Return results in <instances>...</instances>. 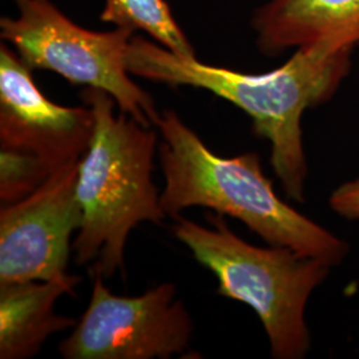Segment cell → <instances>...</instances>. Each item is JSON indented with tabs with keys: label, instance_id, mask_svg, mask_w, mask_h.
<instances>
[{
	"label": "cell",
	"instance_id": "1",
	"mask_svg": "<svg viewBox=\"0 0 359 359\" xmlns=\"http://www.w3.org/2000/svg\"><path fill=\"white\" fill-rule=\"evenodd\" d=\"M353 48L334 43L301 47L277 69L255 75L184 59L135 36L126 65L132 75L173 88L209 90L243 109L257 135L269 140L270 164L286 196L305 203L309 169L301 120L306 109L333 97L348 75Z\"/></svg>",
	"mask_w": 359,
	"mask_h": 359
},
{
	"label": "cell",
	"instance_id": "2",
	"mask_svg": "<svg viewBox=\"0 0 359 359\" xmlns=\"http://www.w3.org/2000/svg\"><path fill=\"white\" fill-rule=\"evenodd\" d=\"M157 127L163 137L158 156L165 180L160 204L167 217L203 206L243 221L269 245L316 257L332 268L346 258L345 241L277 196L258 154L219 157L170 109L161 114Z\"/></svg>",
	"mask_w": 359,
	"mask_h": 359
},
{
	"label": "cell",
	"instance_id": "3",
	"mask_svg": "<svg viewBox=\"0 0 359 359\" xmlns=\"http://www.w3.org/2000/svg\"><path fill=\"white\" fill-rule=\"evenodd\" d=\"M80 97L95 117L90 148L80 158L77 197L81 226L72 243L77 265L90 264V277L124 271L129 233L142 222L167 217L152 180L157 135L120 112L103 90L86 87Z\"/></svg>",
	"mask_w": 359,
	"mask_h": 359
},
{
	"label": "cell",
	"instance_id": "4",
	"mask_svg": "<svg viewBox=\"0 0 359 359\" xmlns=\"http://www.w3.org/2000/svg\"><path fill=\"white\" fill-rule=\"evenodd\" d=\"M209 226L177 217L175 237L217 277V293L256 311L276 359L305 358L310 350L306 306L332 266L290 248L248 244L222 215H208Z\"/></svg>",
	"mask_w": 359,
	"mask_h": 359
},
{
	"label": "cell",
	"instance_id": "5",
	"mask_svg": "<svg viewBox=\"0 0 359 359\" xmlns=\"http://www.w3.org/2000/svg\"><path fill=\"white\" fill-rule=\"evenodd\" d=\"M16 18L0 19V38L31 69H48L72 84L108 92L124 112L145 127L158 124L154 97L130 77L126 53L133 32L115 27L97 32L77 26L52 0H13Z\"/></svg>",
	"mask_w": 359,
	"mask_h": 359
},
{
	"label": "cell",
	"instance_id": "6",
	"mask_svg": "<svg viewBox=\"0 0 359 359\" xmlns=\"http://www.w3.org/2000/svg\"><path fill=\"white\" fill-rule=\"evenodd\" d=\"M192 334L191 314L173 283L120 297L93 277L90 304L59 353L65 359H168L185 353Z\"/></svg>",
	"mask_w": 359,
	"mask_h": 359
},
{
	"label": "cell",
	"instance_id": "7",
	"mask_svg": "<svg viewBox=\"0 0 359 359\" xmlns=\"http://www.w3.org/2000/svg\"><path fill=\"white\" fill-rule=\"evenodd\" d=\"M79 163L59 168L38 191L1 206L0 285L50 281L68 274L71 238L83 219Z\"/></svg>",
	"mask_w": 359,
	"mask_h": 359
},
{
	"label": "cell",
	"instance_id": "8",
	"mask_svg": "<svg viewBox=\"0 0 359 359\" xmlns=\"http://www.w3.org/2000/svg\"><path fill=\"white\" fill-rule=\"evenodd\" d=\"M31 68L4 41L0 46V145L35 154L53 170L90 148L95 117L88 105L52 103Z\"/></svg>",
	"mask_w": 359,
	"mask_h": 359
},
{
	"label": "cell",
	"instance_id": "9",
	"mask_svg": "<svg viewBox=\"0 0 359 359\" xmlns=\"http://www.w3.org/2000/svg\"><path fill=\"white\" fill-rule=\"evenodd\" d=\"M252 27L266 56L318 43L357 46L359 0H269L253 15Z\"/></svg>",
	"mask_w": 359,
	"mask_h": 359
},
{
	"label": "cell",
	"instance_id": "10",
	"mask_svg": "<svg viewBox=\"0 0 359 359\" xmlns=\"http://www.w3.org/2000/svg\"><path fill=\"white\" fill-rule=\"evenodd\" d=\"M80 281L68 273L50 281L0 285V358H32L51 335L75 326L74 318L55 313V304Z\"/></svg>",
	"mask_w": 359,
	"mask_h": 359
},
{
	"label": "cell",
	"instance_id": "11",
	"mask_svg": "<svg viewBox=\"0 0 359 359\" xmlns=\"http://www.w3.org/2000/svg\"><path fill=\"white\" fill-rule=\"evenodd\" d=\"M100 19L132 32H147L157 44L180 57H196L192 43L180 28L165 0H105Z\"/></svg>",
	"mask_w": 359,
	"mask_h": 359
},
{
	"label": "cell",
	"instance_id": "12",
	"mask_svg": "<svg viewBox=\"0 0 359 359\" xmlns=\"http://www.w3.org/2000/svg\"><path fill=\"white\" fill-rule=\"evenodd\" d=\"M53 170L35 154L19 149H0V200L1 206L18 203L50 179Z\"/></svg>",
	"mask_w": 359,
	"mask_h": 359
},
{
	"label": "cell",
	"instance_id": "13",
	"mask_svg": "<svg viewBox=\"0 0 359 359\" xmlns=\"http://www.w3.org/2000/svg\"><path fill=\"white\" fill-rule=\"evenodd\" d=\"M329 204L341 217L359 219V177L338 187L332 193Z\"/></svg>",
	"mask_w": 359,
	"mask_h": 359
},
{
	"label": "cell",
	"instance_id": "14",
	"mask_svg": "<svg viewBox=\"0 0 359 359\" xmlns=\"http://www.w3.org/2000/svg\"><path fill=\"white\" fill-rule=\"evenodd\" d=\"M358 46H359V43H358Z\"/></svg>",
	"mask_w": 359,
	"mask_h": 359
}]
</instances>
